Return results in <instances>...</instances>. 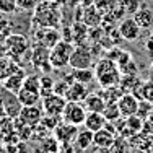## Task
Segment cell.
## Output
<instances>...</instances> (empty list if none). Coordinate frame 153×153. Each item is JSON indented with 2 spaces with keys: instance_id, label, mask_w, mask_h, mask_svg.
Returning a JSON list of instances; mask_svg holds the SVG:
<instances>
[{
  "instance_id": "8992f818",
  "label": "cell",
  "mask_w": 153,
  "mask_h": 153,
  "mask_svg": "<svg viewBox=\"0 0 153 153\" xmlns=\"http://www.w3.org/2000/svg\"><path fill=\"white\" fill-rule=\"evenodd\" d=\"M94 60V54L90 47H86L85 44H78L74 47V52L70 56V62H68V67L74 70V68H90L93 65Z\"/></svg>"
},
{
  "instance_id": "7a4b0ae2",
  "label": "cell",
  "mask_w": 153,
  "mask_h": 153,
  "mask_svg": "<svg viewBox=\"0 0 153 153\" xmlns=\"http://www.w3.org/2000/svg\"><path fill=\"white\" fill-rule=\"evenodd\" d=\"M94 78L101 85V88L112 85H119L122 78V72L112 59L104 57L94 64Z\"/></svg>"
},
{
  "instance_id": "ab89813d",
  "label": "cell",
  "mask_w": 153,
  "mask_h": 153,
  "mask_svg": "<svg viewBox=\"0 0 153 153\" xmlns=\"http://www.w3.org/2000/svg\"><path fill=\"white\" fill-rule=\"evenodd\" d=\"M5 108H3V103H2V98H0V119H3L5 117Z\"/></svg>"
},
{
  "instance_id": "4dcf8cb0",
  "label": "cell",
  "mask_w": 153,
  "mask_h": 153,
  "mask_svg": "<svg viewBox=\"0 0 153 153\" xmlns=\"http://www.w3.org/2000/svg\"><path fill=\"white\" fill-rule=\"evenodd\" d=\"M93 3L103 15H106V13H109L114 7H117V0H94Z\"/></svg>"
},
{
  "instance_id": "f1b7e54d",
  "label": "cell",
  "mask_w": 153,
  "mask_h": 153,
  "mask_svg": "<svg viewBox=\"0 0 153 153\" xmlns=\"http://www.w3.org/2000/svg\"><path fill=\"white\" fill-rule=\"evenodd\" d=\"M41 78V98H44V96H49V94H52L54 93V78L51 75H42V76H39Z\"/></svg>"
},
{
  "instance_id": "83f0119b",
  "label": "cell",
  "mask_w": 153,
  "mask_h": 153,
  "mask_svg": "<svg viewBox=\"0 0 153 153\" xmlns=\"http://www.w3.org/2000/svg\"><path fill=\"white\" fill-rule=\"evenodd\" d=\"M103 116L106 117L108 122H116L117 119L122 117L117 103H106V106H104V109H103Z\"/></svg>"
},
{
  "instance_id": "ac0fdd59",
  "label": "cell",
  "mask_w": 153,
  "mask_h": 153,
  "mask_svg": "<svg viewBox=\"0 0 153 153\" xmlns=\"http://www.w3.org/2000/svg\"><path fill=\"white\" fill-rule=\"evenodd\" d=\"M16 96L23 106H34V104H38L41 101V91L39 90H33V88H26V86H21V90L16 93Z\"/></svg>"
},
{
  "instance_id": "8fae6325",
  "label": "cell",
  "mask_w": 153,
  "mask_h": 153,
  "mask_svg": "<svg viewBox=\"0 0 153 153\" xmlns=\"http://www.w3.org/2000/svg\"><path fill=\"white\" fill-rule=\"evenodd\" d=\"M42 116H44V111L41 108H38V104H34V106H23L16 119L28 127H34L41 122Z\"/></svg>"
},
{
  "instance_id": "44dd1931",
  "label": "cell",
  "mask_w": 153,
  "mask_h": 153,
  "mask_svg": "<svg viewBox=\"0 0 153 153\" xmlns=\"http://www.w3.org/2000/svg\"><path fill=\"white\" fill-rule=\"evenodd\" d=\"M114 138H116V134H112L111 130H108L106 127H103V129L93 132V145L96 148L98 147L109 148L112 145V142H114Z\"/></svg>"
},
{
  "instance_id": "484cf974",
  "label": "cell",
  "mask_w": 153,
  "mask_h": 153,
  "mask_svg": "<svg viewBox=\"0 0 153 153\" xmlns=\"http://www.w3.org/2000/svg\"><path fill=\"white\" fill-rule=\"evenodd\" d=\"M126 93L122 90L121 83L119 85H112V86H106V88H103V91L100 94L106 100V103H117V100L122 96V94Z\"/></svg>"
},
{
  "instance_id": "1f68e13d",
  "label": "cell",
  "mask_w": 153,
  "mask_h": 153,
  "mask_svg": "<svg viewBox=\"0 0 153 153\" xmlns=\"http://www.w3.org/2000/svg\"><path fill=\"white\" fill-rule=\"evenodd\" d=\"M117 3H119V7L124 8V12L132 16L138 10V3L140 2H138V0H117Z\"/></svg>"
},
{
  "instance_id": "ffe728a7",
  "label": "cell",
  "mask_w": 153,
  "mask_h": 153,
  "mask_svg": "<svg viewBox=\"0 0 153 153\" xmlns=\"http://www.w3.org/2000/svg\"><path fill=\"white\" fill-rule=\"evenodd\" d=\"M83 106L86 108L88 112H103L106 106V100L100 93H88V96L83 101Z\"/></svg>"
},
{
  "instance_id": "60d3db41",
  "label": "cell",
  "mask_w": 153,
  "mask_h": 153,
  "mask_svg": "<svg viewBox=\"0 0 153 153\" xmlns=\"http://www.w3.org/2000/svg\"><path fill=\"white\" fill-rule=\"evenodd\" d=\"M96 153H111V150H109V148H106V147H98Z\"/></svg>"
},
{
  "instance_id": "cb8c5ba5",
  "label": "cell",
  "mask_w": 153,
  "mask_h": 153,
  "mask_svg": "<svg viewBox=\"0 0 153 153\" xmlns=\"http://www.w3.org/2000/svg\"><path fill=\"white\" fill-rule=\"evenodd\" d=\"M86 38H88V26L83 21L76 20L74 23V26H72V42L75 46L83 44Z\"/></svg>"
},
{
  "instance_id": "8d00e7d4",
  "label": "cell",
  "mask_w": 153,
  "mask_h": 153,
  "mask_svg": "<svg viewBox=\"0 0 153 153\" xmlns=\"http://www.w3.org/2000/svg\"><path fill=\"white\" fill-rule=\"evenodd\" d=\"M126 147H127V145H126V138L116 135L112 145L109 147V150H111V153H124V152H126Z\"/></svg>"
},
{
  "instance_id": "ee69618b",
  "label": "cell",
  "mask_w": 153,
  "mask_h": 153,
  "mask_svg": "<svg viewBox=\"0 0 153 153\" xmlns=\"http://www.w3.org/2000/svg\"><path fill=\"white\" fill-rule=\"evenodd\" d=\"M49 2H56V3H60V2H64V0H49Z\"/></svg>"
},
{
  "instance_id": "7402d4cb",
  "label": "cell",
  "mask_w": 153,
  "mask_h": 153,
  "mask_svg": "<svg viewBox=\"0 0 153 153\" xmlns=\"http://www.w3.org/2000/svg\"><path fill=\"white\" fill-rule=\"evenodd\" d=\"M132 18L137 21V25L142 28V30H150L153 26V12L150 8H147V7H142V8H138L135 13L132 15Z\"/></svg>"
},
{
  "instance_id": "6da1fadb",
  "label": "cell",
  "mask_w": 153,
  "mask_h": 153,
  "mask_svg": "<svg viewBox=\"0 0 153 153\" xmlns=\"http://www.w3.org/2000/svg\"><path fill=\"white\" fill-rule=\"evenodd\" d=\"M33 21L38 28H59L62 21V12L59 3L42 0L33 12Z\"/></svg>"
},
{
  "instance_id": "7c38bea8",
  "label": "cell",
  "mask_w": 153,
  "mask_h": 153,
  "mask_svg": "<svg viewBox=\"0 0 153 153\" xmlns=\"http://www.w3.org/2000/svg\"><path fill=\"white\" fill-rule=\"evenodd\" d=\"M0 98H2V103H3V108H5L7 117H12V119L18 117L23 104H21V101L18 100L16 93H12V91H8V90H3V93L0 94Z\"/></svg>"
},
{
  "instance_id": "9c48e42d",
  "label": "cell",
  "mask_w": 153,
  "mask_h": 153,
  "mask_svg": "<svg viewBox=\"0 0 153 153\" xmlns=\"http://www.w3.org/2000/svg\"><path fill=\"white\" fill-rule=\"evenodd\" d=\"M62 39V34L57 28H39L34 33V44H42L46 47H54Z\"/></svg>"
},
{
  "instance_id": "7bdbcfd3",
  "label": "cell",
  "mask_w": 153,
  "mask_h": 153,
  "mask_svg": "<svg viewBox=\"0 0 153 153\" xmlns=\"http://www.w3.org/2000/svg\"><path fill=\"white\" fill-rule=\"evenodd\" d=\"M3 90H5V88H3V82H2V80H0V94L3 93Z\"/></svg>"
},
{
  "instance_id": "4fadbf2b",
  "label": "cell",
  "mask_w": 153,
  "mask_h": 153,
  "mask_svg": "<svg viewBox=\"0 0 153 153\" xmlns=\"http://www.w3.org/2000/svg\"><path fill=\"white\" fill-rule=\"evenodd\" d=\"M138 103H140V100L135 94H132L130 91H126L117 100V106H119V111H121V116L122 117H130V116L137 114Z\"/></svg>"
},
{
  "instance_id": "603a6c76",
  "label": "cell",
  "mask_w": 153,
  "mask_h": 153,
  "mask_svg": "<svg viewBox=\"0 0 153 153\" xmlns=\"http://www.w3.org/2000/svg\"><path fill=\"white\" fill-rule=\"evenodd\" d=\"M106 117L103 116V112H88L85 117V122H83V126L86 127L88 130H91V132H96V130L103 129L104 126H106Z\"/></svg>"
},
{
  "instance_id": "f546056e",
  "label": "cell",
  "mask_w": 153,
  "mask_h": 153,
  "mask_svg": "<svg viewBox=\"0 0 153 153\" xmlns=\"http://www.w3.org/2000/svg\"><path fill=\"white\" fill-rule=\"evenodd\" d=\"M143 119L140 117V116H137V114H134V116H130V117H126V126L129 127L132 132H140L142 129H143Z\"/></svg>"
},
{
  "instance_id": "ba28073f",
  "label": "cell",
  "mask_w": 153,
  "mask_h": 153,
  "mask_svg": "<svg viewBox=\"0 0 153 153\" xmlns=\"http://www.w3.org/2000/svg\"><path fill=\"white\" fill-rule=\"evenodd\" d=\"M42 101V111L44 114H51V116H60L62 117V112H64V108L67 104V100L64 96L57 93H52L49 96L41 98Z\"/></svg>"
},
{
  "instance_id": "52a82bcc",
  "label": "cell",
  "mask_w": 153,
  "mask_h": 153,
  "mask_svg": "<svg viewBox=\"0 0 153 153\" xmlns=\"http://www.w3.org/2000/svg\"><path fill=\"white\" fill-rule=\"evenodd\" d=\"M49 54H51V49L42 44H34L31 51V64L34 65V68L38 70H42V72H51L54 70L52 65L49 62Z\"/></svg>"
},
{
  "instance_id": "e0dca14e",
  "label": "cell",
  "mask_w": 153,
  "mask_h": 153,
  "mask_svg": "<svg viewBox=\"0 0 153 153\" xmlns=\"http://www.w3.org/2000/svg\"><path fill=\"white\" fill-rule=\"evenodd\" d=\"M86 96H88V88H86L85 83H80V82H72L68 85L67 93H65V100L75 101V103H83Z\"/></svg>"
},
{
  "instance_id": "b9f144b4",
  "label": "cell",
  "mask_w": 153,
  "mask_h": 153,
  "mask_svg": "<svg viewBox=\"0 0 153 153\" xmlns=\"http://www.w3.org/2000/svg\"><path fill=\"white\" fill-rule=\"evenodd\" d=\"M0 153H8V150H7V145L0 143Z\"/></svg>"
},
{
  "instance_id": "74e56055",
  "label": "cell",
  "mask_w": 153,
  "mask_h": 153,
  "mask_svg": "<svg viewBox=\"0 0 153 153\" xmlns=\"http://www.w3.org/2000/svg\"><path fill=\"white\" fill-rule=\"evenodd\" d=\"M68 85H70V82H67L65 78L56 82L54 83V93H57V94H60V96L65 98V93H67V90H68Z\"/></svg>"
},
{
  "instance_id": "277c9868",
  "label": "cell",
  "mask_w": 153,
  "mask_h": 153,
  "mask_svg": "<svg viewBox=\"0 0 153 153\" xmlns=\"http://www.w3.org/2000/svg\"><path fill=\"white\" fill-rule=\"evenodd\" d=\"M5 51L7 56H10L12 59L20 62L21 57H25L30 52V41L25 34H8L5 41Z\"/></svg>"
},
{
  "instance_id": "30bf717a",
  "label": "cell",
  "mask_w": 153,
  "mask_h": 153,
  "mask_svg": "<svg viewBox=\"0 0 153 153\" xmlns=\"http://www.w3.org/2000/svg\"><path fill=\"white\" fill-rule=\"evenodd\" d=\"M119 34H121L122 39H126V41H137L138 38H140V31L142 28L137 25V21L134 20L132 16H124L121 20V23H119Z\"/></svg>"
},
{
  "instance_id": "5bb4252c",
  "label": "cell",
  "mask_w": 153,
  "mask_h": 153,
  "mask_svg": "<svg viewBox=\"0 0 153 153\" xmlns=\"http://www.w3.org/2000/svg\"><path fill=\"white\" fill-rule=\"evenodd\" d=\"M52 132H54V137L57 138V142H59L60 145L62 143H70V142H75V137H76V134H78V127L60 121V124L52 130Z\"/></svg>"
},
{
  "instance_id": "4316f807",
  "label": "cell",
  "mask_w": 153,
  "mask_h": 153,
  "mask_svg": "<svg viewBox=\"0 0 153 153\" xmlns=\"http://www.w3.org/2000/svg\"><path fill=\"white\" fill-rule=\"evenodd\" d=\"M72 75H74L75 82L85 83V85H88L90 82L94 80V70H91V67L90 68H74Z\"/></svg>"
},
{
  "instance_id": "d6986e66",
  "label": "cell",
  "mask_w": 153,
  "mask_h": 153,
  "mask_svg": "<svg viewBox=\"0 0 153 153\" xmlns=\"http://www.w3.org/2000/svg\"><path fill=\"white\" fill-rule=\"evenodd\" d=\"M20 62H16L15 59H12L10 56H0V80H7L12 74L20 68Z\"/></svg>"
},
{
  "instance_id": "f35d334b",
  "label": "cell",
  "mask_w": 153,
  "mask_h": 153,
  "mask_svg": "<svg viewBox=\"0 0 153 153\" xmlns=\"http://www.w3.org/2000/svg\"><path fill=\"white\" fill-rule=\"evenodd\" d=\"M145 49H147L148 52H150L152 56H153V38H152V36H150V39L145 42Z\"/></svg>"
},
{
  "instance_id": "e575fe53",
  "label": "cell",
  "mask_w": 153,
  "mask_h": 153,
  "mask_svg": "<svg viewBox=\"0 0 153 153\" xmlns=\"http://www.w3.org/2000/svg\"><path fill=\"white\" fill-rule=\"evenodd\" d=\"M142 100L153 103V80L143 82V85H142Z\"/></svg>"
},
{
  "instance_id": "d4e9b609",
  "label": "cell",
  "mask_w": 153,
  "mask_h": 153,
  "mask_svg": "<svg viewBox=\"0 0 153 153\" xmlns=\"http://www.w3.org/2000/svg\"><path fill=\"white\" fill-rule=\"evenodd\" d=\"M75 145L82 152L88 150V148L93 145V132L88 130L86 127L83 130H78V134H76V137H75Z\"/></svg>"
},
{
  "instance_id": "f6af8a7d",
  "label": "cell",
  "mask_w": 153,
  "mask_h": 153,
  "mask_svg": "<svg viewBox=\"0 0 153 153\" xmlns=\"http://www.w3.org/2000/svg\"><path fill=\"white\" fill-rule=\"evenodd\" d=\"M150 36H152V38H153V26H152V34H150Z\"/></svg>"
},
{
  "instance_id": "3957f363",
  "label": "cell",
  "mask_w": 153,
  "mask_h": 153,
  "mask_svg": "<svg viewBox=\"0 0 153 153\" xmlns=\"http://www.w3.org/2000/svg\"><path fill=\"white\" fill-rule=\"evenodd\" d=\"M75 44L70 41H65V39H60L54 47H51V54H49V62L52 65V68H64L68 65L70 62V56L74 52Z\"/></svg>"
},
{
  "instance_id": "9a60e30c",
  "label": "cell",
  "mask_w": 153,
  "mask_h": 153,
  "mask_svg": "<svg viewBox=\"0 0 153 153\" xmlns=\"http://www.w3.org/2000/svg\"><path fill=\"white\" fill-rule=\"evenodd\" d=\"M80 21H83L88 28L100 26L103 23V13L94 7V3L82 7V18H80Z\"/></svg>"
},
{
  "instance_id": "d590c367",
  "label": "cell",
  "mask_w": 153,
  "mask_h": 153,
  "mask_svg": "<svg viewBox=\"0 0 153 153\" xmlns=\"http://www.w3.org/2000/svg\"><path fill=\"white\" fill-rule=\"evenodd\" d=\"M42 148L47 153H56L57 148H59V142H57L56 137H46L44 142H42Z\"/></svg>"
},
{
  "instance_id": "836d02e7",
  "label": "cell",
  "mask_w": 153,
  "mask_h": 153,
  "mask_svg": "<svg viewBox=\"0 0 153 153\" xmlns=\"http://www.w3.org/2000/svg\"><path fill=\"white\" fill-rule=\"evenodd\" d=\"M18 10L16 7V0H0V12L7 13V15H12Z\"/></svg>"
},
{
  "instance_id": "2e32d148",
  "label": "cell",
  "mask_w": 153,
  "mask_h": 153,
  "mask_svg": "<svg viewBox=\"0 0 153 153\" xmlns=\"http://www.w3.org/2000/svg\"><path fill=\"white\" fill-rule=\"evenodd\" d=\"M26 76H28V74L25 72V68L20 67L15 74H12L7 80H3V88L12 91V93H18L21 90V86H23Z\"/></svg>"
},
{
  "instance_id": "5b68a950",
  "label": "cell",
  "mask_w": 153,
  "mask_h": 153,
  "mask_svg": "<svg viewBox=\"0 0 153 153\" xmlns=\"http://www.w3.org/2000/svg\"><path fill=\"white\" fill-rule=\"evenodd\" d=\"M86 114H88V111L83 106V103L67 101V104H65V108H64V112H62V121L78 127V126H83Z\"/></svg>"
},
{
  "instance_id": "d6a6232c",
  "label": "cell",
  "mask_w": 153,
  "mask_h": 153,
  "mask_svg": "<svg viewBox=\"0 0 153 153\" xmlns=\"http://www.w3.org/2000/svg\"><path fill=\"white\" fill-rule=\"evenodd\" d=\"M41 2L42 0H16V7L18 10H23V12H34Z\"/></svg>"
}]
</instances>
